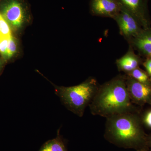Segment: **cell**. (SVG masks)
Segmentation results:
<instances>
[{
	"label": "cell",
	"instance_id": "obj_1",
	"mask_svg": "<svg viewBox=\"0 0 151 151\" xmlns=\"http://www.w3.org/2000/svg\"><path fill=\"white\" fill-rule=\"evenodd\" d=\"M147 137L140 112L120 113L106 118L104 137L115 145L137 151L149 150Z\"/></svg>",
	"mask_w": 151,
	"mask_h": 151
},
{
	"label": "cell",
	"instance_id": "obj_2",
	"mask_svg": "<svg viewBox=\"0 0 151 151\" xmlns=\"http://www.w3.org/2000/svg\"><path fill=\"white\" fill-rule=\"evenodd\" d=\"M89 106L92 115L106 118L120 113L140 112L130 99L125 74H119L100 85Z\"/></svg>",
	"mask_w": 151,
	"mask_h": 151
},
{
	"label": "cell",
	"instance_id": "obj_3",
	"mask_svg": "<svg viewBox=\"0 0 151 151\" xmlns=\"http://www.w3.org/2000/svg\"><path fill=\"white\" fill-rule=\"evenodd\" d=\"M100 85L96 78L90 77L78 85L69 87L55 86V94L63 105L70 112L82 117Z\"/></svg>",
	"mask_w": 151,
	"mask_h": 151
},
{
	"label": "cell",
	"instance_id": "obj_4",
	"mask_svg": "<svg viewBox=\"0 0 151 151\" xmlns=\"http://www.w3.org/2000/svg\"><path fill=\"white\" fill-rule=\"evenodd\" d=\"M113 19L119 27L120 34L128 42L144 29L137 18L122 6L120 12Z\"/></svg>",
	"mask_w": 151,
	"mask_h": 151
},
{
	"label": "cell",
	"instance_id": "obj_5",
	"mask_svg": "<svg viewBox=\"0 0 151 151\" xmlns=\"http://www.w3.org/2000/svg\"><path fill=\"white\" fill-rule=\"evenodd\" d=\"M125 75L127 90L132 103L141 107L146 104L151 105V86Z\"/></svg>",
	"mask_w": 151,
	"mask_h": 151
},
{
	"label": "cell",
	"instance_id": "obj_6",
	"mask_svg": "<svg viewBox=\"0 0 151 151\" xmlns=\"http://www.w3.org/2000/svg\"><path fill=\"white\" fill-rule=\"evenodd\" d=\"M123 7L132 14L145 29L151 28L149 0H118Z\"/></svg>",
	"mask_w": 151,
	"mask_h": 151
},
{
	"label": "cell",
	"instance_id": "obj_7",
	"mask_svg": "<svg viewBox=\"0 0 151 151\" xmlns=\"http://www.w3.org/2000/svg\"><path fill=\"white\" fill-rule=\"evenodd\" d=\"M2 15L14 29L19 28L24 22L25 12L21 3L18 0H8L2 7Z\"/></svg>",
	"mask_w": 151,
	"mask_h": 151
},
{
	"label": "cell",
	"instance_id": "obj_8",
	"mask_svg": "<svg viewBox=\"0 0 151 151\" xmlns=\"http://www.w3.org/2000/svg\"><path fill=\"white\" fill-rule=\"evenodd\" d=\"M122 6L118 0H91L90 13L95 16L114 19L120 12Z\"/></svg>",
	"mask_w": 151,
	"mask_h": 151
},
{
	"label": "cell",
	"instance_id": "obj_9",
	"mask_svg": "<svg viewBox=\"0 0 151 151\" xmlns=\"http://www.w3.org/2000/svg\"><path fill=\"white\" fill-rule=\"evenodd\" d=\"M143 61L141 56L135 53L134 50L129 46L127 53L116 60V64L119 71L126 74L140 67Z\"/></svg>",
	"mask_w": 151,
	"mask_h": 151
},
{
	"label": "cell",
	"instance_id": "obj_10",
	"mask_svg": "<svg viewBox=\"0 0 151 151\" xmlns=\"http://www.w3.org/2000/svg\"><path fill=\"white\" fill-rule=\"evenodd\" d=\"M129 46L137 50L140 56L146 58L151 55V28L143 30L136 37L129 42Z\"/></svg>",
	"mask_w": 151,
	"mask_h": 151
},
{
	"label": "cell",
	"instance_id": "obj_11",
	"mask_svg": "<svg viewBox=\"0 0 151 151\" xmlns=\"http://www.w3.org/2000/svg\"><path fill=\"white\" fill-rule=\"evenodd\" d=\"M38 151H68L66 143L58 130L56 137L44 143Z\"/></svg>",
	"mask_w": 151,
	"mask_h": 151
},
{
	"label": "cell",
	"instance_id": "obj_12",
	"mask_svg": "<svg viewBox=\"0 0 151 151\" xmlns=\"http://www.w3.org/2000/svg\"><path fill=\"white\" fill-rule=\"evenodd\" d=\"M126 75L134 78L142 84L151 86V79L145 70L139 67Z\"/></svg>",
	"mask_w": 151,
	"mask_h": 151
},
{
	"label": "cell",
	"instance_id": "obj_13",
	"mask_svg": "<svg viewBox=\"0 0 151 151\" xmlns=\"http://www.w3.org/2000/svg\"><path fill=\"white\" fill-rule=\"evenodd\" d=\"M11 35L9 25L0 14V37L1 38H9Z\"/></svg>",
	"mask_w": 151,
	"mask_h": 151
},
{
	"label": "cell",
	"instance_id": "obj_14",
	"mask_svg": "<svg viewBox=\"0 0 151 151\" xmlns=\"http://www.w3.org/2000/svg\"><path fill=\"white\" fill-rule=\"evenodd\" d=\"M17 50L16 41L12 35L9 38L7 50V60L12 58L15 54Z\"/></svg>",
	"mask_w": 151,
	"mask_h": 151
},
{
	"label": "cell",
	"instance_id": "obj_15",
	"mask_svg": "<svg viewBox=\"0 0 151 151\" xmlns=\"http://www.w3.org/2000/svg\"><path fill=\"white\" fill-rule=\"evenodd\" d=\"M9 38H3L0 40V52L1 54L3 60H7V50L9 40Z\"/></svg>",
	"mask_w": 151,
	"mask_h": 151
},
{
	"label": "cell",
	"instance_id": "obj_16",
	"mask_svg": "<svg viewBox=\"0 0 151 151\" xmlns=\"http://www.w3.org/2000/svg\"><path fill=\"white\" fill-rule=\"evenodd\" d=\"M143 125L151 129V109L146 111L142 116Z\"/></svg>",
	"mask_w": 151,
	"mask_h": 151
},
{
	"label": "cell",
	"instance_id": "obj_17",
	"mask_svg": "<svg viewBox=\"0 0 151 151\" xmlns=\"http://www.w3.org/2000/svg\"><path fill=\"white\" fill-rule=\"evenodd\" d=\"M142 65L145 68V71L151 79V58L150 57L146 58V59L143 61Z\"/></svg>",
	"mask_w": 151,
	"mask_h": 151
},
{
	"label": "cell",
	"instance_id": "obj_18",
	"mask_svg": "<svg viewBox=\"0 0 151 151\" xmlns=\"http://www.w3.org/2000/svg\"><path fill=\"white\" fill-rule=\"evenodd\" d=\"M147 146L148 148L151 151V134L148 135L147 137Z\"/></svg>",
	"mask_w": 151,
	"mask_h": 151
},
{
	"label": "cell",
	"instance_id": "obj_19",
	"mask_svg": "<svg viewBox=\"0 0 151 151\" xmlns=\"http://www.w3.org/2000/svg\"><path fill=\"white\" fill-rule=\"evenodd\" d=\"M3 65H4V62L1 60H0V71L2 70L3 67Z\"/></svg>",
	"mask_w": 151,
	"mask_h": 151
},
{
	"label": "cell",
	"instance_id": "obj_20",
	"mask_svg": "<svg viewBox=\"0 0 151 151\" xmlns=\"http://www.w3.org/2000/svg\"><path fill=\"white\" fill-rule=\"evenodd\" d=\"M138 151H150L148 149H143V150H140Z\"/></svg>",
	"mask_w": 151,
	"mask_h": 151
},
{
	"label": "cell",
	"instance_id": "obj_21",
	"mask_svg": "<svg viewBox=\"0 0 151 151\" xmlns=\"http://www.w3.org/2000/svg\"><path fill=\"white\" fill-rule=\"evenodd\" d=\"M2 38H1V37H0V40Z\"/></svg>",
	"mask_w": 151,
	"mask_h": 151
},
{
	"label": "cell",
	"instance_id": "obj_22",
	"mask_svg": "<svg viewBox=\"0 0 151 151\" xmlns=\"http://www.w3.org/2000/svg\"><path fill=\"white\" fill-rule=\"evenodd\" d=\"M150 57L151 58V55H150Z\"/></svg>",
	"mask_w": 151,
	"mask_h": 151
},
{
	"label": "cell",
	"instance_id": "obj_23",
	"mask_svg": "<svg viewBox=\"0 0 151 151\" xmlns=\"http://www.w3.org/2000/svg\"></svg>",
	"mask_w": 151,
	"mask_h": 151
}]
</instances>
